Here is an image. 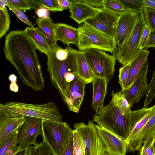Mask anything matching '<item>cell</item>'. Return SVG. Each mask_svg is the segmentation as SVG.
Returning <instances> with one entry per match:
<instances>
[{"label":"cell","mask_w":155,"mask_h":155,"mask_svg":"<svg viewBox=\"0 0 155 155\" xmlns=\"http://www.w3.org/2000/svg\"><path fill=\"white\" fill-rule=\"evenodd\" d=\"M83 52L96 78H104L108 82L112 79L117 60L115 56L96 49H90Z\"/></svg>","instance_id":"ba28073f"},{"label":"cell","mask_w":155,"mask_h":155,"mask_svg":"<svg viewBox=\"0 0 155 155\" xmlns=\"http://www.w3.org/2000/svg\"><path fill=\"white\" fill-rule=\"evenodd\" d=\"M151 47L155 48V30L150 31L149 39L144 48L146 50Z\"/></svg>","instance_id":"60d3db41"},{"label":"cell","mask_w":155,"mask_h":155,"mask_svg":"<svg viewBox=\"0 0 155 155\" xmlns=\"http://www.w3.org/2000/svg\"><path fill=\"white\" fill-rule=\"evenodd\" d=\"M79 50L96 49L113 53L115 48L114 40L97 29L84 23L78 28Z\"/></svg>","instance_id":"8992f818"},{"label":"cell","mask_w":155,"mask_h":155,"mask_svg":"<svg viewBox=\"0 0 155 155\" xmlns=\"http://www.w3.org/2000/svg\"><path fill=\"white\" fill-rule=\"evenodd\" d=\"M36 22L37 31L46 40L50 48L56 45L57 41L54 31V23L48 16L37 18Z\"/></svg>","instance_id":"44dd1931"},{"label":"cell","mask_w":155,"mask_h":155,"mask_svg":"<svg viewBox=\"0 0 155 155\" xmlns=\"http://www.w3.org/2000/svg\"><path fill=\"white\" fill-rule=\"evenodd\" d=\"M74 138V150L73 155H85L82 138L76 130L73 131Z\"/></svg>","instance_id":"f546056e"},{"label":"cell","mask_w":155,"mask_h":155,"mask_svg":"<svg viewBox=\"0 0 155 155\" xmlns=\"http://www.w3.org/2000/svg\"><path fill=\"white\" fill-rule=\"evenodd\" d=\"M143 6L155 9V0H142Z\"/></svg>","instance_id":"f6af8a7d"},{"label":"cell","mask_w":155,"mask_h":155,"mask_svg":"<svg viewBox=\"0 0 155 155\" xmlns=\"http://www.w3.org/2000/svg\"><path fill=\"white\" fill-rule=\"evenodd\" d=\"M6 4L22 10H30L31 9L26 0H7Z\"/></svg>","instance_id":"8d00e7d4"},{"label":"cell","mask_w":155,"mask_h":155,"mask_svg":"<svg viewBox=\"0 0 155 155\" xmlns=\"http://www.w3.org/2000/svg\"><path fill=\"white\" fill-rule=\"evenodd\" d=\"M41 128L43 141L50 147L55 155H61L73 130L66 122L42 120Z\"/></svg>","instance_id":"5b68a950"},{"label":"cell","mask_w":155,"mask_h":155,"mask_svg":"<svg viewBox=\"0 0 155 155\" xmlns=\"http://www.w3.org/2000/svg\"><path fill=\"white\" fill-rule=\"evenodd\" d=\"M155 111V104L149 108H143L132 111L130 121V133L127 140L138 134L144 127Z\"/></svg>","instance_id":"d6986e66"},{"label":"cell","mask_w":155,"mask_h":155,"mask_svg":"<svg viewBox=\"0 0 155 155\" xmlns=\"http://www.w3.org/2000/svg\"><path fill=\"white\" fill-rule=\"evenodd\" d=\"M108 82L104 78H96L92 83L93 97L92 106L96 113L103 107L104 103L107 94Z\"/></svg>","instance_id":"7402d4cb"},{"label":"cell","mask_w":155,"mask_h":155,"mask_svg":"<svg viewBox=\"0 0 155 155\" xmlns=\"http://www.w3.org/2000/svg\"><path fill=\"white\" fill-rule=\"evenodd\" d=\"M7 0H0V9H2L6 7Z\"/></svg>","instance_id":"7dc6e473"},{"label":"cell","mask_w":155,"mask_h":155,"mask_svg":"<svg viewBox=\"0 0 155 155\" xmlns=\"http://www.w3.org/2000/svg\"><path fill=\"white\" fill-rule=\"evenodd\" d=\"M102 7L112 13L119 16L125 10L120 0H103Z\"/></svg>","instance_id":"4316f807"},{"label":"cell","mask_w":155,"mask_h":155,"mask_svg":"<svg viewBox=\"0 0 155 155\" xmlns=\"http://www.w3.org/2000/svg\"><path fill=\"white\" fill-rule=\"evenodd\" d=\"M149 53L148 50L142 49L130 63V67L125 89L129 88L133 83L141 69L147 62Z\"/></svg>","instance_id":"cb8c5ba5"},{"label":"cell","mask_w":155,"mask_h":155,"mask_svg":"<svg viewBox=\"0 0 155 155\" xmlns=\"http://www.w3.org/2000/svg\"><path fill=\"white\" fill-rule=\"evenodd\" d=\"M25 122L18 135V146L19 149L31 145H37V137L42 135L41 128L42 119L29 117H25Z\"/></svg>","instance_id":"8fae6325"},{"label":"cell","mask_w":155,"mask_h":155,"mask_svg":"<svg viewBox=\"0 0 155 155\" xmlns=\"http://www.w3.org/2000/svg\"><path fill=\"white\" fill-rule=\"evenodd\" d=\"M9 80L11 81L9 86V88L11 91L14 92H17L18 91V87L16 84L17 78L16 75L12 74L10 75L8 78Z\"/></svg>","instance_id":"ab89813d"},{"label":"cell","mask_w":155,"mask_h":155,"mask_svg":"<svg viewBox=\"0 0 155 155\" xmlns=\"http://www.w3.org/2000/svg\"><path fill=\"white\" fill-rule=\"evenodd\" d=\"M75 50L70 45L64 49L57 44L51 48L46 55L51 82L64 102L69 85L77 76Z\"/></svg>","instance_id":"7a4b0ae2"},{"label":"cell","mask_w":155,"mask_h":155,"mask_svg":"<svg viewBox=\"0 0 155 155\" xmlns=\"http://www.w3.org/2000/svg\"><path fill=\"white\" fill-rule=\"evenodd\" d=\"M110 101L96 113L94 121L126 140L130 133L131 107L120 91H112Z\"/></svg>","instance_id":"3957f363"},{"label":"cell","mask_w":155,"mask_h":155,"mask_svg":"<svg viewBox=\"0 0 155 155\" xmlns=\"http://www.w3.org/2000/svg\"><path fill=\"white\" fill-rule=\"evenodd\" d=\"M73 150L74 138L72 132L71 135L68 142L61 155H73Z\"/></svg>","instance_id":"f35d334b"},{"label":"cell","mask_w":155,"mask_h":155,"mask_svg":"<svg viewBox=\"0 0 155 155\" xmlns=\"http://www.w3.org/2000/svg\"><path fill=\"white\" fill-rule=\"evenodd\" d=\"M74 127L82 138L85 155H109L92 121L87 124L84 122L76 123Z\"/></svg>","instance_id":"9c48e42d"},{"label":"cell","mask_w":155,"mask_h":155,"mask_svg":"<svg viewBox=\"0 0 155 155\" xmlns=\"http://www.w3.org/2000/svg\"><path fill=\"white\" fill-rule=\"evenodd\" d=\"M87 84L77 75L69 84L64 102L70 110L78 113L83 100Z\"/></svg>","instance_id":"9a60e30c"},{"label":"cell","mask_w":155,"mask_h":155,"mask_svg":"<svg viewBox=\"0 0 155 155\" xmlns=\"http://www.w3.org/2000/svg\"><path fill=\"white\" fill-rule=\"evenodd\" d=\"M71 13L70 17L79 24L94 16L99 8L93 7L84 0H69Z\"/></svg>","instance_id":"ac0fdd59"},{"label":"cell","mask_w":155,"mask_h":155,"mask_svg":"<svg viewBox=\"0 0 155 155\" xmlns=\"http://www.w3.org/2000/svg\"><path fill=\"white\" fill-rule=\"evenodd\" d=\"M36 49L24 30H13L6 36L5 58L18 71L22 82L38 92L44 88L45 83Z\"/></svg>","instance_id":"6da1fadb"},{"label":"cell","mask_w":155,"mask_h":155,"mask_svg":"<svg viewBox=\"0 0 155 155\" xmlns=\"http://www.w3.org/2000/svg\"><path fill=\"white\" fill-rule=\"evenodd\" d=\"M154 140L152 139L143 143L140 149L139 155H155L153 146Z\"/></svg>","instance_id":"d590c367"},{"label":"cell","mask_w":155,"mask_h":155,"mask_svg":"<svg viewBox=\"0 0 155 155\" xmlns=\"http://www.w3.org/2000/svg\"><path fill=\"white\" fill-rule=\"evenodd\" d=\"M41 6L47 9L54 12L62 11L58 0H38Z\"/></svg>","instance_id":"836d02e7"},{"label":"cell","mask_w":155,"mask_h":155,"mask_svg":"<svg viewBox=\"0 0 155 155\" xmlns=\"http://www.w3.org/2000/svg\"><path fill=\"white\" fill-rule=\"evenodd\" d=\"M119 16L102 7L94 16L83 22L114 39Z\"/></svg>","instance_id":"30bf717a"},{"label":"cell","mask_w":155,"mask_h":155,"mask_svg":"<svg viewBox=\"0 0 155 155\" xmlns=\"http://www.w3.org/2000/svg\"><path fill=\"white\" fill-rule=\"evenodd\" d=\"M136 20L135 12L124 10L119 15L114 39L115 48L113 54L127 39L134 28Z\"/></svg>","instance_id":"4fadbf2b"},{"label":"cell","mask_w":155,"mask_h":155,"mask_svg":"<svg viewBox=\"0 0 155 155\" xmlns=\"http://www.w3.org/2000/svg\"><path fill=\"white\" fill-rule=\"evenodd\" d=\"M54 35L57 41L59 40L67 45L70 44L76 46L78 39L77 29L63 23L54 24Z\"/></svg>","instance_id":"ffe728a7"},{"label":"cell","mask_w":155,"mask_h":155,"mask_svg":"<svg viewBox=\"0 0 155 155\" xmlns=\"http://www.w3.org/2000/svg\"><path fill=\"white\" fill-rule=\"evenodd\" d=\"M149 63L147 62L139 73L134 82L129 88L120 90L132 107L140 99L147 95L149 90L147 82V75Z\"/></svg>","instance_id":"7c38bea8"},{"label":"cell","mask_w":155,"mask_h":155,"mask_svg":"<svg viewBox=\"0 0 155 155\" xmlns=\"http://www.w3.org/2000/svg\"><path fill=\"white\" fill-rule=\"evenodd\" d=\"M120 1L126 10L136 12L142 9V0H121Z\"/></svg>","instance_id":"1f68e13d"},{"label":"cell","mask_w":155,"mask_h":155,"mask_svg":"<svg viewBox=\"0 0 155 155\" xmlns=\"http://www.w3.org/2000/svg\"><path fill=\"white\" fill-rule=\"evenodd\" d=\"M31 155H55L49 146L43 141L32 147Z\"/></svg>","instance_id":"4dcf8cb0"},{"label":"cell","mask_w":155,"mask_h":155,"mask_svg":"<svg viewBox=\"0 0 155 155\" xmlns=\"http://www.w3.org/2000/svg\"><path fill=\"white\" fill-rule=\"evenodd\" d=\"M85 2L91 6L95 8H100L102 6L103 0H84Z\"/></svg>","instance_id":"7bdbcfd3"},{"label":"cell","mask_w":155,"mask_h":155,"mask_svg":"<svg viewBox=\"0 0 155 155\" xmlns=\"http://www.w3.org/2000/svg\"><path fill=\"white\" fill-rule=\"evenodd\" d=\"M96 126L109 155H126L127 147L124 138L98 124Z\"/></svg>","instance_id":"5bb4252c"},{"label":"cell","mask_w":155,"mask_h":155,"mask_svg":"<svg viewBox=\"0 0 155 155\" xmlns=\"http://www.w3.org/2000/svg\"><path fill=\"white\" fill-rule=\"evenodd\" d=\"M0 9V38H1L6 34L8 30L10 20L6 7Z\"/></svg>","instance_id":"83f0119b"},{"label":"cell","mask_w":155,"mask_h":155,"mask_svg":"<svg viewBox=\"0 0 155 155\" xmlns=\"http://www.w3.org/2000/svg\"><path fill=\"white\" fill-rule=\"evenodd\" d=\"M153 147H154V150L155 151V138L154 139V142L153 143Z\"/></svg>","instance_id":"c3c4849f"},{"label":"cell","mask_w":155,"mask_h":155,"mask_svg":"<svg viewBox=\"0 0 155 155\" xmlns=\"http://www.w3.org/2000/svg\"><path fill=\"white\" fill-rule=\"evenodd\" d=\"M136 20L130 35L122 45L113 55L124 66L130 64L140 51L138 48L143 28L146 25L142 11L135 12Z\"/></svg>","instance_id":"52a82bcc"},{"label":"cell","mask_w":155,"mask_h":155,"mask_svg":"<svg viewBox=\"0 0 155 155\" xmlns=\"http://www.w3.org/2000/svg\"><path fill=\"white\" fill-rule=\"evenodd\" d=\"M31 8L38 10L43 7L39 3L38 0H26Z\"/></svg>","instance_id":"ee69618b"},{"label":"cell","mask_w":155,"mask_h":155,"mask_svg":"<svg viewBox=\"0 0 155 155\" xmlns=\"http://www.w3.org/2000/svg\"><path fill=\"white\" fill-rule=\"evenodd\" d=\"M60 7L63 10L65 9H70L69 0H58Z\"/></svg>","instance_id":"bcb514c9"},{"label":"cell","mask_w":155,"mask_h":155,"mask_svg":"<svg viewBox=\"0 0 155 155\" xmlns=\"http://www.w3.org/2000/svg\"><path fill=\"white\" fill-rule=\"evenodd\" d=\"M75 54L77 75L87 84L93 82L95 76L91 69L83 51L76 50Z\"/></svg>","instance_id":"603a6c76"},{"label":"cell","mask_w":155,"mask_h":155,"mask_svg":"<svg viewBox=\"0 0 155 155\" xmlns=\"http://www.w3.org/2000/svg\"><path fill=\"white\" fill-rule=\"evenodd\" d=\"M150 30L145 25L143 28L138 48L140 50L143 49L145 47L149 38Z\"/></svg>","instance_id":"74e56055"},{"label":"cell","mask_w":155,"mask_h":155,"mask_svg":"<svg viewBox=\"0 0 155 155\" xmlns=\"http://www.w3.org/2000/svg\"><path fill=\"white\" fill-rule=\"evenodd\" d=\"M25 117H12L0 104V143L17 129L21 127Z\"/></svg>","instance_id":"e0dca14e"},{"label":"cell","mask_w":155,"mask_h":155,"mask_svg":"<svg viewBox=\"0 0 155 155\" xmlns=\"http://www.w3.org/2000/svg\"><path fill=\"white\" fill-rule=\"evenodd\" d=\"M31 146L24 147L18 150L13 155H31Z\"/></svg>","instance_id":"b9f144b4"},{"label":"cell","mask_w":155,"mask_h":155,"mask_svg":"<svg viewBox=\"0 0 155 155\" xmlns=\"http://www.w3.org/2000/svg\"><path fill=\"white\" fill-rule=\"evenodd\" d=\"M142 11L146 25L150 31L155 30V9L143 6Z\"/></svg>","instance_id":"f1b7e54d"},{"label":"cell","mask_w":155,"mask_h":155,"mask_svg":"<svg viewBox=\"0 0 155 155\" xmlns=\"http://www.w3.org/2000/svg\"><path fill=\"white\" fill-rule=\"evenodd\" d=\"M21 128L15 131L0 143V155H13L19 150L18 135Z\"/></svg>","instance_id":"d4e9b609"},{"label":"cell","mask_w":155,"mask_h":155,"mask_svg":"<svg viewBox=\"0 0 155 155\" xmlns=\"http://www.w3.org/2000/svg\"><path fill=\"white\" fill-rule=\"evenodd\" d=\"M24 31L26 35L34 43L37 49L41 53L47 55L50 50L51 48L36 28L27 27Z\"/></svg>","instance_id":"484cf974"},{"label":"cell","mask_w":155,"mask_h":155,"mask_svg":"<svg viewBox=\"0 0 155 155\" xmlns=\"http://www.w3.org/2000/svg\"><path fill=\"white\" fill-rule=\"evenodd\" d=\"M9 9L12 11L23 22L32 28H35L22 10L10 5L6 4Z\"/></svg>","instance_id":"e575fe53"},{"label":"cell","mask_w":155,"mask_h":155,"mask_svg":"<svg viewBox=\"0 0 155 155\" xmlns=\"http://www.w3.org/2000/svg\"><path fill=\"white\" fill-rule=\"evenodd\" d=\"M130 64L123 66L119 69V80L122 90L125 89L128 77Z\"/></svg>","instance_id":"d6a6232c"},{"label":"cell","mask_w":155,"mask_h":155,"mask_svg":"<svg viewBox=\"0 0 155 155\" xmlns=\"http://www.w3.org/2000/svg\"><path fill=\"white\" fill-rule=\"evenodd\" d=\"M0 104L12 117H29L54 122L62 121L61 115L53 102L35 104L10 102Z\"/></svg>","instance_id":"277c9868"},{"label":"cell","mask_w":155,"mask_h":155,"mask_svg":"<svg viewBox=\"0 0 155 155\" xmlns=\"http://www.w3.org/2000/svg\"><path fill=\"white\" fill-rule=\"evenodd\" d=\"M155 138V111L143 127L137 134L126 141L128 152H134L140 149L143 143Z\"/></svg>","instance_id":"2e32d148"}]
</instances>
